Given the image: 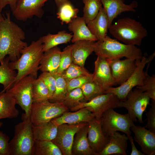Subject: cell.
<instances>
[{
    "label": "cell",
    "instance_id": "obj_44",
    "mask_svg": "<svg viewBox=\"0 0 155 155\" xmlns=\"http://www.w3.org/2000/svg\"><path fill=\"white\" fill-rule=\"evenodd\" d=\"M18 0H0V12L6 5H9L11 11H13L15 8Z\"/></svg>",
    "mask_w": 155,
    "mask_h": 155
},
{
    "label": "cell",
    "instance_id": "obj_17",
    "mask_svg": "<svg viewBox=\"0 0 155 155\" xmlns=\"http://www.w3.org/2000/svg\"><path fill=\"white\" fill-rule=\"evenodd\" d=\"M130 129L134 133V139L140 146L144 155H155V133L144 127L133 123Z\"/></svg>",
    "mask_w": 155,
    "mask_h": 155
},
{
    "label": "cell",
    "instance_id": "obj_26",
    "mask_svg": "<svg viewBox=\"0 0 155 155\" xmlns=\"http://www.w3.org/2000/svg\"><path fill=\"white\" fill-rule=\"evenodd\" d=\"M14 97L8 91L0 92V119L17 117L19 114L16 108Z\"/></svg>",
    "mask_w": 155,
    "mask_h": 155
},
{
    "label": "cell",
    "instance_id": "obj_6",
    "mask_svg": "<svg viewBox=\"0 0 155 155\" xmlns=\"http://www.w3.org/2000/svg\"><path fill=\"white\" fill-rule=\"evenodd\" d=\"M155 55L154 52L148 58L143 56L138 61L134 71L125 82L119 86L109 88L105 93H112L120 101L125 100L128 93L133 87L143 85L144 80L149 67H147L146 71L144 70V68L148 63L151 62Z\"/></svg>",
    "mask_w": 155,
    "mask_h": 155
},
{
    "label": "cell",
    "instance_id": "obj_34",
    "mask_svg": "<svg viewBox=\"0 0 155 155\" xmlns=\"http://www.w3.org/2000/svg\"><path fill=\"white\" fill-rule=\"evenodd\" d=\"M84 4L83 18L87 24L97 15L102 4L100 0H82Z\"/></svg>",
    "mask_w": 155,
    "mask_h": 155
},
{
    "label": "cell",
    "instance_id": "obj_29",
    "mask_svg": "<svg viewBox=\"0 0 155 155\" xmlns=\"http://www.w3.org/2000/svg\"><path fill=\"white\" fill-rule=\"evenodd\" d=\"M9 61L8 57L0 63V84L3 86V90L1 91L2 92L8 91L12 87L17 75L16 72L9 67Z\"/></svg>",
    "mask_w": 155,
    "mask_h": 155
},
{
    "label": "cell",
    "instance_id": "obj_13",
    "mask_svg": "<svg viewBox=\"0 0 155 155\" xmlns=\"http://www.w3.org/2000/svg\"><path fill=\"white\" fill-rule=\"evenodd\" d=\"M48 0H18L12 14L17 20L26 21L35 16L41 18L44 13L42 9Z\"/></svg>",
    "mask_w": 155,
    "mask_h": 155
},
{
    "label": "cell",
    "instance_id": "obj_48",
    "mask_svg": "<svg viewBox=\"0 0 155 155\" xmlns=\"http://www.w3.org/2000/svg\"><path fill=\"white\" fill-rule=\"evenodd\" d=\"M67 0H62V1H63V2H65L66 1H67Z\"/></svg>",
    "mask_w": 155,
    "mask_h": 155
},
{
    "label": "cell",
    "instance_id": "obj_3",
    "mask_svg": "<svg viewBox=\"0 0 155 155\" xmlns=\"http://www.w3.org/2000/svg\"><path fill=\"white\" fill-rule=\"evenodd\" d=\"M108 30L116 39L125 44L135 46H140L148 34L147 30L140 22L129 17L118 19Z\"/></svg>",
    "mask_w": 155,
    "mask_h": 155
},
{
    "label": "cell",
    "instance_id": "obj_38",
    "mask_svg": "<svg viewBox=\"0 0 155 155\" xmlns=\"http://www.w3.org/2000/svg\"><path fill=\"white\" fill-rule=\"evenodd\" d=\"M73 44L65 47L60 55V59L59 67L56 73L61 74L73 62L71 51Z\"/></svg>",
    "mask_w": 155,
    "mask_h": 155
},
{
    "label": "cell",
    "instance_id": "obj_5",
    "mask_svg": "<svg viewBox=\"0 0 155 155\" xmlns=\"http://www.w3.org/2000/svg\"><path fill=\"white\" fill-rule=\"evenodd\" d=\"M22 121L14 127V135L9 142L10 155H32L34 139L30 116L22 115Z\"/></svg>",
    "mask_w": 155,
    "mask_h": 155
},
{
    "label": "cell",
    "instance_id": "obj_43",
    "mask_svg": "<svg viewBox=\"0 0 155 155\" xmlns=\"http://www.w3.org/2000/svg\"><path fill=\"white\" fill-rule=\"evenodd\" d=\"M9 138L5 133L0 131V154L1 155H10Z\"/></svg>",
    "mask_w": 155,
    "mask_h": 155
},
{
    "label": "cell",
    "instance_id": "obj_2",
    "mask_svg": "<svg viewBox=\"0 0 155 155\" xmlns=\"http://www.w3.org/2000/svg\"><path fill=\"white\" fill-rule=\"evenodd\" d=\"M44 52L43 43L40 37L23 49L18 60L9 62L10 68L18 71L14 84L29 75L37 78L40 62Z\"/></svg>",
    "mask_w": 155,
    "mask_h": 155
},
{
    "label": "cell",
    "instance_id": "obj_4",
    "mask_svg": "<svg viewBox=\"0 0 155 155\" xmlns=\"http://www.w3.org/2000/svg\"><path fill=\"white\" fill-rule=\"evenodd\" d=\"M94 52L97 56L110 60L125 57L138 60L143 56L136 46L121 43L107 35L103 40L95 42Z\"/></svg>",
    "mask_w": 155,
    "mask_h": 155
},
{
    "label": "cell",
    "instance_id": "obj_11",
    "mask_svg": "<svg viewBox=\"0 0 155 155\" xmlns=\"http://www.w3.org/2000/svg\"><path fill=\"white\" fill-rule=\"evenodd\" d=\"M120 101L113 94L107 93L97 96L89 101L82 102L69 110L74 111L86 107L93 114L96 119L100 121L103 113L107 109L118 108Z\"/></svg>",
    "mask_w": 155,
    "mask_h": 155
},
{
    "label": "cell",
    "instance_id": "obj_40",
    "mask_svg": "<svg viewBox=\"0 0 155 155\" xmlns=\"http://www.w3.org/2000/svg\"><path fill=\"white\" fill-rule=\"evenodd\" d=\"M93 81L92 74L82 75L71 80L67 82L68 92L77 88H81L84 84Z\"/></svg>",
    "mask_w": 155,
    "mask_h": 155
},
{
    "label": "cell",
    "instance_id": "obj_28",
    "mask_svg": "<svg viewBox=\"0 0 155 155\" xmlns=\"http://www.w3.org/2000/svg\"><path fill=\"white\" fill-rule=\"evenodd\" d=\"M72 37L71 33L64 30L59 31L55 34L49 33L41 37L44 52L60 44L67 43L71 40Z\"/></svg>",
    "mask_w": 155,
    "mask_h": 155
},
{
    "label": "cell",
    "instance_id": "obj_31",
    "mask_svg": "<svg viewBox=\"0 0 155 155\" xmlns=\"http://www.w3.org/2000/svg\"><path fill=\"white\" fill-rule=\"evenodd\" d=\"M56 79L55 91L49 100L51 102L62 103L68 93L67 82L60 74H53Z\"/></svg>",
    "mask_w": 155,
    "mask_h": 155
},
{
    "label": "cell",
    "instance_id": "obj_22",
    "mask_svg": "<svg viewBox=\"0 0 155 155\" xmlns=\"http://www.w3.org/2000/svg\"><path fill=\"white\" fill-rule=\"evenodd\" d=\"M91 33L96 38L97 41L103 40L109 28L108 18L106 12L102 7L97 15L92 20L86 24Z\"/></svg>",
    "mask_w": 155,
    "mask_h": 155
},
{
    "label": "cell",
    "instance_id": "obj_18",
    "mask_svg": "<svg viewBox=\"0 0 155 155\" xmlns=\"http://www.w3.org/2000/svg\"><path fill=\"white\" fill-rule=\"evenodd\" d=\"M100 1L108 18L109 27L112 24L114 19L121 13L135 11V8L138 6V3L135 1H133L129 4L127 5L124 3V0Z\"/></svg>",
    "mask_w": 155,
    "mask_h": 155
},
{
    "label": "cell",
    "instance_id": "obj_7",
    "mask_svg": "<svg viewBox=\"0 0 155 155\" xmlns=\"http://www.w3.org/2000/svg\"><path fill=\"white\" fill-rule=\"evenodd\" d=\"M69 110L62 103L52 102L47 100L33 103L30 117L33 125L38 126L48 123Z\"/></svg>",
    "mask_w": 155,
    "mask_h": 155
},
{
    "label": "cell",
    "instance_id": "obj_41",
    "mask_svg": "<svg viewBox=\"0 0 155 155\" xmlns=\"http://www.w3.org/2000/svg\"><path fill=\"white\" fill-rule=\"evenodd\" d=\"M38 77L43 80L47 87L49 91V99L52 96L55 90V78L53 74L48 72H42Z\"/></svg>",
    "mask_w": 155,
    "mask_h": 155
},
{
    "label": "cell",
    "instance_id": "obj_36",
    "mask_svg": "<svg viewBox=\"0 0 155 155\" xmlns=\"http://www.w3.org/2000/svg\"><path fill=\"white\" fill-rule=\"evenodd\" d=\"M80 88L87 101L97 96L105 94V92L102 87L93 81L86 83Z\"/></svg>",
    "mask_w": 155,
    "mask_h": 155
},
{
    "label": "cell",
    "instance_id": "obj_25",
    "mask_svg": "<svg viewBox=\"0 0 155 155\" xmlns=\"http://www.w3.org/2000/svg\"><path fill=\"white\" fill-rule=\"evenodd\" d=\"M68 28L73 34L71 40L73 43L81 40L97 41L89 29L83 17L78 16L73 19L68 24Z\"/></svg>",
    "mask_w": 155,
    "mask_h": 155
},
{
    "label": "cell",
    "instance_id": "obj_49",
    "mask_svg": "<svg viewBox=\"0 0 155 155\" xmlns=\"http://www.w3.org/2000/svg\"><path fill=\"white\" fill-rule=\"evenodd\" d=\"M0 155H1V154H0Z\"/></svg>",
    "mask_w": 155,
    "mask_h": 155
},
{
    "label": "cell",
    "instance_id": "obj_15",
    "mask_svg": "<svg viewBox=\"0 0 155 155\" xmlns=\"http://www.w3.org/2000/svg\"><path fill=\"white\" fill-rule=\"evenodd\" d=\"M92 74L93 81L102 87L105 92L109 88L116 85L108 60L106 58L97 56Z\"/></svg>",
    "mask_w": 155,
    "mask_h": 155
},
{
    "label": "cell",
    "instance_id": "obj_33",
    "mask_svg": "<svg viewBox=\"0 0 155 155\" xmlns=\"http://www.w3.org/2000/svg\"><path fill=\"white\" fill-rule=\"evenodd\" d=\"M32 97L33 103L41 102L49 98L48 89L43 80L39 77L33 83Z\"/></svg>",
    "mask_w": 155,
    "mask_h": 155
},
{
    "label": "cell",
    "instance_id": "obj_21",
    "mask_svg": "<svg viewBox=\"0 0 155 155\" xmlns=\"http://www.w3.org/2000/svg\"><path fill=\"white\" fill-rule=\"evenodd\" d=\"M88 123L75 134L71 147L73 155H97L91 148L87 139Z\"/></svg>",
    "mask_w": 155,
    "mask_h": 155
},
{
    "label": "cell",
    "instance_id": "obj_10",
    "mask_svg": "<svg viewBox=\"0 0 155 155\" xmlns=\"http://www.w3.org/2000/svg\"><path fill=\"white\" fill-rule=\"evenodd\" d=\"M36 79L31 75H27L14 84L7 91L14 97L17 104L24 111L26 117L30 116L33 103L32 87Z\"/></svg>",
    "mask_w": 155,
    "mask_h": 155
},
{
    "label": "cell",
    "instance_id": "obj_1",
    "mask_svg": "<svg viewBox=\"0 0 155 155\" xmlns=\"http://www.w3.org/2000/svg\"><path fill=\"white\" fill-rule=\"evenodd\" d=\"M5 13V15L0 13V63L7 55L11 61H16L21 51L28 45L24 41V31L11 20L9 12Z\"/></svg>",
    "mask_w": 155,
    "mask_h": 155
},
{
    "label": "cell",
    "instance_id": "obj_45",
    "mask_svg": "<svg viewBox=\"0 0 155 155\" xmlns=\"http://www.w3.org/2000/svg\"><path fill=\"white\" fill-rule=\"evenodd\" d=\"M128 137V140L130 142L131 147V152L130 155H144L142 152L138 150L136 148L133 142V137L131 135H127Z\"/></svg>",
    "mask_w": 155,
    "mask_h": 155
},
{
    "label": "cell",
    "instance_id": "obj_19",
    "mask_svg": "<svg viewBox=\"0 0 155 155\" xmlns=\"http://www.w3.org/2000/svg\"><path fill=\"white\" fill-rule=\"evenodd\" d=\"M95 118L93 114L86 107L73 112L67 111L51 121L56 125L66 123L75 125L83 122L88 123Z\"/></svg>",
    "mask_w": 155,
    "mask_h": 155
},
{
    "label": "cell",
    "instance_id": "obj_30",
    "mask_svg": "<svg viewBox=\"0 0 155 155\" xmlns=\"http://www.w3.org/2000/svg\"><path fill=\"white\" fill-rule=\"evenodd\" d=\"M32 155H63L59 149L52 141L35 140Z\"/></svg>",
    "mask_w": 155,
    "mask_h": 155
},
{
    "label": "cell",
    "instance_id": "obj_9",
    "mask_svg": "<svg viewBox=\"0 0 155 155\" xmlns=\"http://www.w3.org/2000/svg\"><path fill=\"white\" fill-rule=\"evenodd\" d=\"M102 131L104 135L108 137L114 132L120 131L127 135H131L130 129L134 122L127 113L122 114L110 108L102 114L100 120Z\"/></svg>",
    "mask_w": 155,
    "mask_h": 155
},
{
    "label": "cell",
    "instance_id": "obj_32",
    "mask_svg": "<svg viewBox=\"0 0 155 155\" xmlns=\"http://www.w3.org/2000/svg\"><path fill=\"white\" fill-rule=\"evenodd\" d=\"M79 9L75 8L71 2L67 0L58 7L57 17L61 21V24H68L78 17Z\"/></svg>",
    "mask_w": 155,
    "mask_h": 155
},
{
    "label": "cell",
    "instance_id": "obj_39",
    "mask_svg": "<svg viewBox=\"0 0 155 155\" xmlns=\"http://www.w3.org/2000/svg\"><path fill=\"white\" fill-rule=\"evenodd\" d=\"M136 88L143 92H146L150 99L155 100V75L150 76L147 72L144 80L143 85L136 86Z\"/></svg>",
    "mask_w": 155,
    "mask_h": 155
},
{
    "label": "cell",
    "instance_id": "obj_16",
    "mask_svg": "<svg viewBox=\"0 0 155 155\" xmlns=\"http://www.w3.org/2000/svg\"><path fill=\"white\" fill-rule=\"evenodd\" d=\"M88 123V141L92 149L98 155L107 145L109 138L104 134L100 121L94 118Z\"/></svg>",
    "mask_w": 155,
    "mask_h": 155
},
{
    "label": "cell",
    "instance_id": "obj_27",
    "mask_svg": "<svg viewBox=\"0 0 155 155\" xmlns=\"http://www.w3.org/2000/svg\"><path fill=\"white\" fill-rule=\"evenodd\" d=\"M58 126L51 120L40 125H33L32 129L34 140L52 141L56 136Z\"/></svg>",
    "mask_w": 155,
    "mask_h": 155
},
{
    "label": "cell",
    "instance_id": "obj_8",
    "mask_svg": "<svg viewBox=\"0 0 155 155\" xmlns=\"http://www.w3.org/2000/svg\"><path fill=\"white\" fill-rule=\"evenodd\" d=\"M150 100L146 92L136 88L129 92L125 100L120 101L118 108L127 109L128 114L133 122H137V118L140 123H143V114L150 104Z\"/></svg>",
    "mask_w": 155,
    "mask_h": 155
},
{
    "label": "cell",
    "instance_id": "obj_47",
    "mask_svg": "<svg viewBox=\"0 0 155 155\" xmlns=\"http://www.w3.org/2000/svg\"><path fill=\"white\" fill-rule=\"evenodd\" d=\"M3 123L1 122H0V128L2 126Z\"/></svg>",
    "mask_w": 155,
    "mask_h": 155
},
{
    "label": "cell",
    "instance_id": "obj_35",
    "mask_svg": "<svg viewBox=\"0 0 155 155\" xmlns=\"http://www.w3.org/2000/svg\"><path fill=\"white\" fill-rule=\"evenodd\" d=\"M87 102L80 88H77L68 92L65 98L62 103L69 110Z\"/></svg>",
    "mask_w": 155,
    "mask_h": 155
},
{
    "label": "cell",
    "instance_id": "obj_46",
    "mask_svg": "<svg viewBox=\"0 0 155 155\" xmlns=\"http://www.w3.org/2000/svg\"><path fill=\"white\" fill-rule=\"evenodd\" d=\"M54 1L58 8L64 3L62 0H54Z\"/></svg>",
    "mask_w": 155,
    "mask_h": 155
},
{
    "label": "cell",
    "instance_id": "obj_37",
    "mask_svg": "<svg viewBox=\"0 0 155 155\" xmlns=\"http://www.w3.org/2000/svg\"><path fill=\"white\" fill-rule=\"evenodd\" d=\"M91 74L84 67H81L73 62L60 75L67 82L82 75Z\"/></svg>",
    "mask_w": 155,
    "mask_h": 155
},
{
    "label": "cell",
    "instance_id": "obj_20",
    "mask_svg": "<svg viewBox=\"0 0 155 155\" xmlns=\"http://www.w3.org/2000/svg\"><path fill=\"white\" fill-rule=\"evenodd\" d=\"M109 137V142L98 155L127 154L128 138L126 134H121L116 131L111 134Z\"/></svg>",
    "mask_w": 155,
    "mask_h": 155
},
{
    "label": "cell",
    "instance_id": "obj_50",
    "mask_svg": "<svg viewBox=\"0 0 155 155\" xmlns=\"http://www.w3.org/2000/svg\"></svg>",
    "mask_w": 155,
    "mask_h": 155
},
{
    "label": "cell",
    "instance_id": "obj_23",
    "mask_svg": "<svg viewBox=\"0 0 155 155\" xmlns=\"http://www.w3.org/2000/svg\"><path fill=\"white\" fill-rule=\"evenodd\" d=\"M73 43L71 51L73 62L84 67L86 59L94 52L95 41L81 40Z\"/></svg>",
    "mask_w": 155,
    "mask_h": 155
},
{
    "label": "cell",
    "instance_id": "obj_42",
    "mask_svg": "<svg viewBox=\"0 0 155 155\" xmlns=\"http://www.w3.org/2000/svg\"><path fill=\"white\" fill-rule=\"evenodd\" d=\"M151 107L146 113L147 124L144 126L155 133V100H152Z\"/></svg>",
    "mask_w": 155,
    "mask_h": 155
},
{
    "label": "cell",
    "instance_id": "obj_12",
    "mask_svg": "<svg viewBox=\"0 0 155 155\" xmlns=\"http://www.w3.org/2000/svg\"><path fill=\"white\" fill-rule=\"evenodd\" d=\"M88 123L75 125L64 123L58 126L56 136L52 141L59 149L63 155H72L71 147L75 135Z\"/></svg>",
    "mask_w": 155,
    "mask_h": 155
},
{
    "label": "cell",
    "instance_id": "obj_14",
    "mask_svg": "<svg viewBox=\"0 0 155 155\" xmlns=\"http://www.w3.org/2000/svg\"><path fill=\"white\" fill-rule=\"evenodd\" d=\"M107 60L116 85H119L125 82L132 75L139 60L127 58L122 60L120 59Z\"/></svg>",
    "mask_w": 155,
    "mask_h": 155
},
{
    "label": "cell",
    "instance_id": "obj_24",
    "mask_svg": "<svg viewBox=\"0 0 155 155\" xmlns=\"http://www.w3.org/2000/svg\"><path fill=\"white\" fill-rule=\"evenodd\" d=\"M61 50L57 46L44 52L39 66V70L42 72L56 73L59 67Z\"/></svg>",
    "mask_w": 155,
    "mask_h": 155
}]
</instances>
